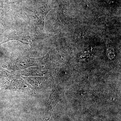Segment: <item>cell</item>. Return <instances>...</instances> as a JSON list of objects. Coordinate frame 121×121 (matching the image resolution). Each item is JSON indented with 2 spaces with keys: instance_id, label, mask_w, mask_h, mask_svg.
<instances>
[{
  "instance_id": "obj_1",
  "label": "cell",
  "mask_w": 121,
  "mask_h": 121,
  "mask_svg": "<svg viewBox=\"0 0 121 121\" xmlns=\"http://www.w3.org/2000/svg\"><path fill=\"white\" fill-rule=\"evenodd\" d=\"M60 100V98L58 92L55 91L52 95L48 102L49 105V110L52 109Z\"/></svg>"
}]
</instances>
